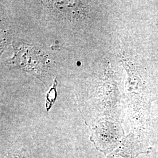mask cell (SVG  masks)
Here are the masks:
<instances>
[{
  "instance_id": "cell-1",
  "label": "cell",
  "mask_w": 158,
  "mask_h": 158,
  "mask_svg": "<svg viewBox=\"0 0 158 158\" xmlns=\"http://www.w3.org/2000/svg\"><path fill=\"white\" fill-rule=\"evenodd\" d=\"M4 158H34L31 153L25 148H14L4 154Z\"/></svg>"
},
{
  "instance_id": "cell-2",
  "label": "cell",
  "mask_w": 158,
  "mask_h": 158,
  "mask_svg": "<svg viewBox=\"0 0 158 158\" xmlns=\"http://www.w3.org/2000/svg\"><path fill=\"white\" fill-rule=\"evenodd\" d=\"M56 81L55 84L53 85V87H52L49 93L48 94L47 96V100L48 102H49V108H50L52 104V103L55 102L56 97Z\"/></svg>"
}]
</instances>
